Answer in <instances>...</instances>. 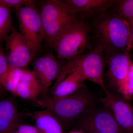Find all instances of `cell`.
Listing matches in <instances>:
<instances>
[{
    "label": "cell",
    "instance_id": "obj_20",
    "mask_svg": "<svg viewBox=\"0 0 133 133\" xmlns=\"http://www.w3.org/2000/svg\"><path fill=\"white\" fill-rule=\"evenodd\" d=\"M4 6L11 9H16L26 6H38V2L33 0H0Z\"/></svg>",
    "mask_w": 133,
    "mask_h": 133
},
{
    "label": "cell",
    "instance_id": "obj_9",
    "mask_svg": "<svg viewBox=\"0 0 133 133\" xmlns=\"http://www.w3.org/2000/svg\"><path fill=\"white\" fill-rule=\"evenodd\" d=\"M80 128L81 131L89 133L126 132L118 124L111 114L105 107L87 115L80 122Z\"/></svg>",
    "mask_w": 133,
    "mask_h": 133
},
{
    "label": "cell",
    "instance_id": "obj_13",
    "mask_svg": "<svg viewBox=\"0 0 133 133\" xmlns=\"http://www.w3.org/2000/svg\"><path fill=\"white\" fill-rule=\"evenodd\" d=\"M20 114L16 103L12 98L0 101V133H8L19 122Z\"/></svg>",
    "mask_w": 133,
    "mask_h": 133
},
{
    "label": "cell",
    "instance_id": "obj_4",
    "mask_svg": "<svg viewBox=\"0 0 133 133\" xmlns=\"http://www.w3.org/2000/svg\"><path fill=\"white\" fill-rule=\"evenodd\" d=\"M94 101L85 87L76 92L58 98L43 97L36 101L38 106L51 112L62 123L69 122L87 111Z\"/></svg>",
    "mask_w": 133,
    "mask_h": 133
},
{
    "label": "cell",
    "instance_id": "obj_10",
    "mask_svg": "<svg viewBox=\"0 0 133 133\" xmlns=\"http://www.w3.org/2000/svg\"><path fill=\"white\" fill-rule=\"evenodd\" d=\"M101 99L104 107L111 114L126 132L133 133V109L124 100L107 90Z\"/></svg>",
    "mask_w": 133,
    "mask_h": 133
},
{
    "label": "cell",
    "instance_id": "obj_16",
    "mask_svg": "<svg viewBox=\"0 0 133 133\" xmlns=\"http://www.w3.org/2000/svg\"><path fill=\"white\" fill-rule=\"evenodd\" d=\"M42 94V88L41 84H34L20 81L15 95L24 99L35 101Z\"/></svg>",
    "mask_w": 133,
    "mask_h": 133
},
{
    "label": "cell",
    "instance_id": "obj_14",
    "mask_svg": "<svg viewBox=\"0 0 133 133\" xmlns=\"http://www.w3.org/2000/svg\"><path fill=\"white\" fill-rule=\"evenodd\" d=\"M41 133H65L62 123L52 114L46 109L29 114Z\"/></svg>",
    "mask_w": 133,
    "mask_h": 133
},
{
    "label": "cell",
    "instance_id": "obj_8",
    "mask_svg": "<svg viewBox=\"0 0 133 133\" xmlns=\"http://www.w3.org/2000/svg\"><path fill=\"white\" fill-rule=\"evenodd\" d=\"M129 52H114L105 56L108 80L111 85L117 88L126 99L129 72L132 62Z\"/></svg>",
    "mask_w": 133,
    "mask_h": 133
},
{
    "label": "cell",
    "instance_id": "obj_18",
    "mask_svg": "<svg viewBox=\"0 0 133 133\" xmlns=\"http://www.w3.org/2000/svg\"><path fill=\"white\" fill-rule=\"evenodd\" d=\"M25 69L8 66L5 81L6 91H9L15 95L17 87L20 82L21 77Z\"/></svg>",
    "mask_w": 133,
    "mask_h": 133
},
{
    "label": "cell",
    "instance_id": "obj_1",
    "mask_svg": "<svg viewBox=\"0 0 133 133\" xmlns=\"http://www.w3.org/2000/svg\"><path fill=\"white\" fill-rule=\"evenodd\" d=\"M89 25L92 45L102 49L105 56L132 49L130 24L118 14L105 12L92 19Z\"/></svg>",
    "mask_w": 133,
    "mask_h": 133
},
{
    "label": "cell",
    "instance_id": "obj_3",
    "mask_svg": "<svg viewBox=\"0 0 133 133\" xmlns=\"http://www.w3.org/2000/svg\"><path fill=\"white\" fill-rule=\"evenodd\" d=\"M105 56L101 48L93 46L89 52L79 55L67 60L62 66L54 85L67 75L74 72L81 74L85 79L98 85L105 92L107 90L104 79Z\"/></svg>",
    "mask_w": 133,
    "mask_h": 133
},
{
    "label": "cell",
    "instance_id": "obj_12",
    "mask_svg": "<svg viewBox=\"0 0 133 133\" xmlns=\"http://www.w3.org/2000/svg\"><path fill=\"white\" fill-rule=\"evenodd\" d=\"M78 20L92 19L107 12L117 0H65Z\"/></svg>",
    "mask_w": 133,
    "mask_h": 133
},
{
    "label": "cell",
    "instance_id": "obj_15",
    "mask_svg": "<svg viewBox=\"0 0 133 133\" xmlns=\"http://www.w3.org/2000/svg\"><path fill=\"white\" fill-rule=\"evenodd\" d=\"M85 80L78 72H72L54 85L51 97L61 98L71 95L85 87Z\"/></svg>",
    "mask_w": 133,
    "mask_h": 133
},
{
    "label": "cell",
    "instance_id": "obj_26",
    "mask_svg": "<svg viewBox=\"0 0 133 133\" xmlns=\"http://www.w3.org/2000/svg\"><path fill=\"white\" fill-rule=\"evenodd\" d=\"M67 133H85L82 131H72Z\"/></svg>",
    "mask_w": 133,
    "mask_h": 133
},
{
    "label": "cell",
    "instance_id": "obj_23",
    "mask_svg": "<svg viewBox=\"0 0 133 133\" xmlns=\"http://www.w3.org/2000/svg\"><path fill=\"white\" fill-rule=\"evenodd\" d=\"M133 95V63L132 62L129 72L127 82V94L126 99L131 98Z\"/></svg>",
    "mask_w": 133,
    "mask_h": 133
},
{
    "label": "cell",
    "instance_id": "obj_22",
    "mask_svg": "<svg viewBox=\"0 0 133 133\" xmlns=\"http://www.w3.org/2000/svg\"><path fill=\"white\" fill-rule=\"evenodd\" d=\"M8 133H41L35 125L21 124L18 122Z\"/></svg>",
    "mask_w": 133,
    "mask_h": 133
},
{
    "label": "cell",
    "instance_id": "obj_17",
    "mask_svg": "<svg viewBox=\"0 0 133 133\" xmlns=\"http://www.w3.org/2000/svg\"><path fill=\"white\" fill-rule=\"evenodd\" d=\"M10 10L0 2V44L5 42L14 27Z\"/></svg>",
    "mask_w": 133,
    "mask_h": 133
},
{
    "label": "cell",
    "instance_id": "obj_11",
    "mask_svg": "<svg viewBox=\"0 0 133 133\" xmlns=\"http://www.w3.org/2000/svg\"><path fill=\"white\" fill-rule=\"evenodd\" d=\"M33 70L42 88V94L47 97L52 82L57 78L62 67L57 58L51 52L34 59Z\"/></svg>",
    "mask_w": 133,
    "mask_h": 133
},
{
    "label": "cell",
    "instance_id": "obj_19",
    "mask_svg": "<svg viewBox=\"0 0 133 133\" xmlns=\"http://www.w3.org/2000/svg\"><path fill=\"white\" fill-rule=\"evenodd\" d=\"M115 13L126 19L129 23L133 21V0H117L113 6Z\"/></svg>",
    "mask_w": 133,
    "mask_h": 133
},
{
    "label": "cell",
    "instance_id": "obj_2",
    "mask_svg": "<svg viewBox=\"0 0 133 133\" xmlns=\"http://www.w3.org/2000/svg\"><path fill=\"white\" fill-rule=\"evenodd\" d=\"M37 2L43 41L50 48L61 34L78 19L65 0H41Z\"/></svg>",
    "mask_w": 133,
    "mask_h": 133
},
{
    "label": "cell",
    "instance_id": "obj_24",
    "mask_svg": "<svg viewBox=\"0 0 133 133\" xmlns=\"http://www.w3.org/2000/svg\"><path fill=\"white\" fill-rule=\"evenodd\" d=\"M131 28V38H132V49L133 48V21L129 23Z\"/></svg>",
    "mask_w": 133,
    "mask_h": 133
},
{
    "label": "cell",
    "instance_id": "obj_6",
    "mask_svg": "<svg viewBox=\"0 0 133 133\" xmlns=\"http://www.w3.org/2000/svg\"><path fill=\"white\" fill-rule=\"evenodd\" d=\"M21 33L33 48L35 55L43 41L42 24L38 6H26L15 9Z\"/></svg>",
    "mask_w": 133,
    "mask_h": 133
},
{
    "label": "cell",
    "instance_id": "obj_7",
    "mask_svg": "<svg viewBox=\"0 0 133 133\" xmlns=\"http://www.w3.org/2000/svg\"><path fill=\"white\" fill-rule=\"evenodd\" d=\"M5 42L8 66L26 69L35 56L28 41L14 27Z\"/></svg>",
    "mask_w": 133,
    "mask_h": 133
},
{
    "label": "cell",
    "instance_id": "obj_21",
    "mask_svg": "<svg viewBox=\"0 0 133 133\" xmlns=\"http://www.w3.org/2000/svg\"><path fill=\"white\" fill-rule=\"evenodd\" d=\"M8 65L2 44H0V87L5 89Z\"/></svg>",
    "mask_w": 133,
    "mask_h": 133
},
{
    "label": "cell",
    "instance_id": "obj_27",
    "mask_svg": "<svg viewBox=\"0 0 133 133\" xmlns=\"http://www.w3.org/2000/svg\"><path fill=\"white\" fill-rule=\"evenodd\" d=\"M90 133H98V132H92Z\"/></svg>",
    "mask_w": 133,
    "mask_h": 133
},
{
    "label": "cell",
    "instance_id": "obj_25",
    "mask_svg": "<svg viewBox=\"0 0 133 133\" xmlns=\"http://www.w3.org/2000/svg\"><path fill=\"white\" fill-rule=\"evenodd\" d=\"M5 91H6L5 88H3L1 87H0V98L2 97L3 95L5 92Z\"/></svg>",
    "mask_w": 133,
    "mask_h": 133
},
{
    "label": "cell",
    "instance_id": "obj_5",
    "mask_svg": "<svg viewBox=\"0 0 133 133\" xmlns=\"http://www.w3.org/2000/svg\"><path fill=\"white\" fill-rule=\"evenodd\" d=\"M92 46L90 25L78 20L65 30L52 44L57 59L69 60L83 54Z\"/></svg>",
    "mask_w": 133,
    "mask_h": 133
}]
</instances>
